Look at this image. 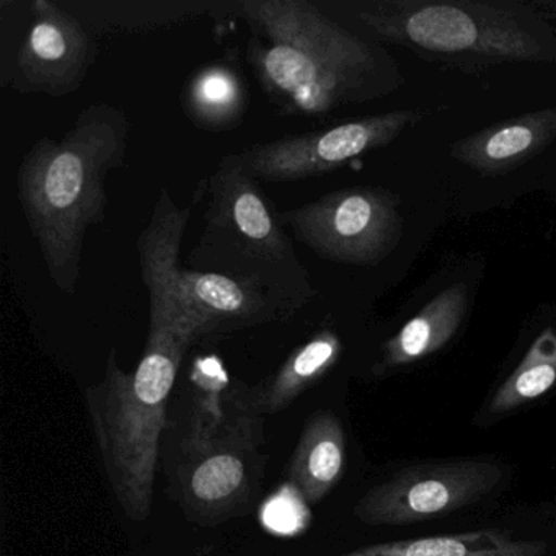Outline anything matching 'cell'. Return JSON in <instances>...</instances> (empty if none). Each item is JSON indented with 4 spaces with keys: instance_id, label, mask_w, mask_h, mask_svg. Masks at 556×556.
I'll return each mask as SVG.
<instances>
[{
    "instance_id": "obj_1",
    "label": "cell",
    "mask_w": 556,
    "mask_h": 556,
    "mask_svg": "<svg viewBox=\"0 0 556 556\" xmlns=\"http://www.w3.org/2000/svg\"><path fill=\"white\" fill-rule=\"evenodd\" d=\"M131 123L118 106L96 103L56 141L41 138L22 157L17 198L53 285L74 294L87 230L105 223L106 181L125 165Z\"/></svg>"
},
{
    "instance_id": "obj_2",
    "label": "cell",
    "mask_w": 556,
    "mask_h": 556,
    "mask_svg": "<svg viewBox=\"0 0 556 556\" xmlns=\"http://www.w3.org/2000/svg\"><path fill=\"white\" fill-rule=\"evenodd\" d=\"M350 15L376 43L465 73L556 63V28L542 2L359 0L350 5Z\"/></svg>"
},
{
    "instance_id": "obj_3",
    "label": "cell",
    "mask_w": 556,
    "mask_h": 556,
    "mask_svg": "<svg viewBox=\"0 0 556 556\" xmlns=\"http://www.w3.org/2000/svg\"><path fill=\"white\" fill-rule=\"evenodd\" d=\"M190 348L178 341H146L132 372L110 350L105 376L86 392L106 480L128 519L151 514L162 439L178 370Z\"/></svg>"
},
{
    "instance_id": "obj_4",
    "label": "cell",
    "mask_w": 556,
    "mask_h": 556,
    "mask_svg": "<svg viewBox=\"0 0 556 556\" xmlns=\"http://www.w3.org/2000/svg\"><path fill=\"white\" fill-rule=\"evenodd\" d=\"M260 181L224 155L207 180L200 239L187 268L233 279L275 302L286 320L317 298Z\"/></svg>"
},
{
    "instance_id": "obj_5",
    "label": "cell",
    "mask_w": 556,
    "mask_h": 556,
    "mask_svg": "<svg viewBox=\"0 0 556 556\" xmlns=\"http://www.w3.org/2000/svg\"><path fill=\"white\" fill-rule=\"evenodd\" d=\"M263 416L210 432H181L168 488L188 519L217 526L252 506L265 477Z\"/></svg>"
},
{
    "instance_id": "obj_6",
    "label": "cell",
    "mask_w": 556,
    "mask_h": 556,
    "mask_svg": "<svg viewBox=\"0 0 556 556\" xmlns=\"http://www.w3.org/2000/svg\"><path fill=\"white\" fill-rule=\"evenodd\" d=\"M276 216L315 255L341 265H379L403 233L399 194L376 187L333 191Z\"/></svg>"
},
{
    "instance_id": "obj_7",
    "label": "cell",
    "mask_w": 556,
    "mask_h": 556,
    "mask_svg": "<svg viewBox=\"0 0 556 556\" xmlns=\"http://www.w3.org/2000/svg\"><path fill=\"white\" fill-rule=\"evenodd\" d=\"M503 478L501 465L488 457L419 462L367 491L354 516L367 526L442 519L493 493Z\"/></svg>"
},
{
    "instance_id": "obj_8",
    "label": "cell",
    "mask_w": 556,
    "mask_h": 556,
    "mask_svg": "<svg viewBox=\"0 0 556 556\" xmlns=\"http://www.w3.org/2000/svg\"><path fill=\"white\" fill-rule=\"evenodd\" d=\"M425 118L418 110L363 116L331 128L285 136L232 154L256 181L292 184L340 170L348 162L387 148Z\"/></svg>"
},
{
    "instance_id": "obj_9",
    "label": "cell",
    "mask_w": 556,
    "mask_h": 556,
    "mask_svg": "<svg viewBox=\"0 0 556 556\" xmlns=\"http://www.w3.org/2000/svg\"><path fill=\"white\" fill-rule=\"evenodd\" d=\"M237 8L256 37L288 45L337 70L403 86L400 64L386 48L351 34L308 0H243Z\"/></svg>"
},
{
    "instance_id": "obj_10",
    "label": "cell",
    "mask_w": 556,
    "mask_h": 556,
    "mask_svg": "<svg viewBox=\"0 0 556 556\" xmlns=\"http://www.w3.org/2000/svg\"><path fill=\"white\" fill-rule=\"evenodd\" d=\"M96 34L66 4L35 0L2 86L22 96H73L97 61Z\"/></svg>"
},
{
    "instance_id": "obj_11",
    "label": "cell",
    "mask_w": 556,
    "mask_h": 556,
    "mask_svg": "<svg viewBox=\"0 0 556 556\" xmlns=\"http://www.w3.org/2000/svg\"><path fill=\"white\" fill-rule=\"evenodd\" d=\"M247 60L269 102L289 116H324L396 92L399 87L337 70L308 54L253 35Z\"/></svg>"
},
{
    "instance_id": "obj_12",
    "label": "cell",
    "mask_w": 556,
    "mask_h": 556,
    "mask_svg": "<svg viewBox=\"0 0 556 556\" xmlns=\"http://www.w3.org/2000/svg\"><path fill=\"white\" fill-rule=\"evenodd\" d=\"M178 298L191 340L286 320L275 302L233 279L181 266Z\"/></svg>"
},
{
    "instance_id": "obj_13",
    "label": "cell",
    "mask_w": 556,
    "mask_h": 556,
    "mask_svg": "<svg viewBox=\"0 0 556 556\" xmlns=\"http://www.w3.org/2000/svg\"><path fill=\"white\" fill-rule=\"evenodd\" d=\"M556 141V106L523 113L451 146V157L484 177H501L533 161Z\"/></svg>"
},
{
    "instance_id": "obj_14",
    "label": "cell",
    "mask_w": 556,
    "mask_h": 556,
    "mask_svg": "<svg viewBox=\"0 0 556 556\" xmlns=\"http://www.w3.org/2000/svg\"><path fill=\"white\" fill-rule=\"evenodd\" d=\"M346 462V434L334 413L318 412L305 422L289 462V483L317 504L337 486Z\"/></svg>"
},
{
    "instance_id": "obj_15",
    "label": "cell",
    "mask_w": 556,
    "mask_h": 556,
    "mask_svg": "<svg viewBox=\"0 0 556 556\" xmlns=\"http://www.w3.org/2000/svg\"><path fill=\"white\" fill-rule=\"evenodd\" d=\"M468 308L464 282L448 286L383 344V367L418 363L441 351L457 333Z\"/></svg>"
},
{
    "instance_id": "obj_16",
    "label": "cell",
    "mask_w": 556,
    "mask_h": 556,
    "mask_svg": "<svg viewBox=\"0 0 556 556\" xmlns=\"http://www.w3.org/2000/svg\"><path fill=\"white\" fill-rule=\"evenodd\" d=\"M341 340L333 330L315 333L292 351L268 379L252 387V400L260 415H275L291 406L305 390L320 382L340 359Z\"/></svg>"
},
{
    "instance_id": "obj_17",
    "label": "cell",
    "mask_w": 556,
    "mask_h": 556,
    "mask_svg": "<svg viewBox=\"0 0 556 556\" xmlns=\"http://www.w3.org/2000/svg\"><path fill=\"white\" fill-rule=\"evenodd\" d=\"M250 93L240 71L229 63H211L198 70L181 90V106L198 128L223 132L242 122Z\"/></svg>"
},
{
    "instance_id": "obj_18",
    "label": "cell",
    "mask_w": 556,
    "mask_h": 556,
    "mask_svg": "<svg viewBox=\"0 0 556 556\" xmlns=\"http://www.w3.org/2000/svg\"><path fill=\"white\" fill-rule=\"evenodd\" d=\"M213 2L203 0H142V2H73L74 12L93 34H141L168 28L206 15Z\"/></svg>"
},
{
    "instance_id": "obj_19",
    "label": "cell",
    "mask_w": 556,
    "mask_h": 556,
    "mask_svg": "<svg viewBox=\"0 0 556 556\" xmlns=\"http://www.w3.org/2000/svg\"><path fill=\"white\" fill-rule=\"evenodd\" d=\"M545 543L536 540L513 539L496 530H473L377 543L341 556H545Z\"/></svg>"
},
{
    "instance_id": "obj_20",
    "label": "cell",
    "mask_w": 556,
    "mask_h": 556,
    "mask_svg": "<svg viewBox=\"0 0 556 556\" xmlns=\"http://www.w3.org/2000/svg\"><path fill=\"white\" fill-rule=\"evenodd\" d=\"M556 386V331L546 328L530 344L526 356L504 380L490 403V412L504 415L540 399Z\"/></svg>"
}]
</instances>
